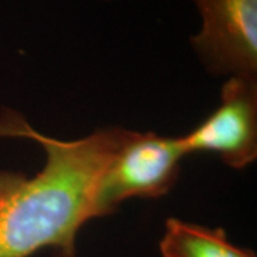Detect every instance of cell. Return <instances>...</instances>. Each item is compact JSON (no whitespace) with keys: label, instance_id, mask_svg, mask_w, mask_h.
<instances>
[{"label":"cell","instance_id":"3","mask_svg":"<svg viewBox=\"0 0 257 257\" xmlns=\"http://www.w3.org/2000/svg\"><path fill=\"white\" fill-rule=\"evenodd\" d=\"M203 19L192 46L213 74L257 79V0H193Z\"/></svg>","mask_w":257,"mask_h":257},{"label":"cell","instance_id":"2","mask_svg":"<svg viewBox=\"0 0 257 257\" xmlns=\"http://www.w3.org/2000/svg\"><path fill=\"white\" fill-rule=\"evenodd\" d=\"M184 156L180 138L130 130L103 177L100 203L104 216L132 197L157 199L167 194L179 177Z\"/></svg>","mask_w":257,"mask_h":257},{"label":"cell","instance_id":"4","mask_svg":"<svg viewBox=\"0 0 257 257\" xmlns=\"http://www.w3.org/2000/svg\"><path fill=\"white\" fill-rule=\"evenodd\" d=\"M186 155L214 153L233 169L257 157V79L230 77L221 89L219 107L182 136Z\"/></svg>","mask_w":257,"mask_h":257},{"label":"cell","instance_id":"1","mask_svg":"<svg viewBox=\"0 0 257 257\" xmlns=\"http://www.w3.org/2000/svg\"><path fill=\"white\" fill-rule=\"evenodd\" d=\"M128 132L104 127L77 140H56L10 113L0 135L28 138L43 147L45 167L28 177L0 172V257H30L45 247L55 257H76L86 221L103 217V177Z\"/></svg>","mask_w":257,"mask_h":257},{"label":"cell","instance_id":"5","mask_svg":"<svg viewBox=\"0 0 257 257\" xmlns=\"http://www.w3.org/2000/svg\"><path fill=\"white\" fill-rule=\"evenodd\" d=\"M163 257H257L253 250L234 246L223 229H210L170 217L159 243Z\"/></svg>","mask_w":257,"mask_h":257}]
</instances>
